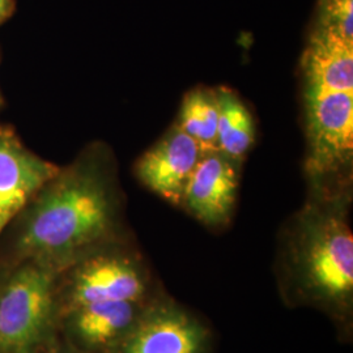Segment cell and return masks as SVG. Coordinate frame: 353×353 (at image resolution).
<instances>
[{
  "instance_id": "obj_13",
  "label": "cell",
  "mask_w": 353,
  "mask_h": 353,
  "mask_svg": "<svg viewBox=\"0 0 353 353\" xmlns=\"http://www.w3.org/2000/svg\"><path fill=\"white\" fill-rule=\"evenodd\" d=\"M219 106L214 89L196 88L185 96L176 126L195 140L204 153L217 151Z\"/></svg>"
},
{
  "instance_id": "obj_15",
  "label": "cell",
  "mask_w": 353,
  "mask_h": 353,
  "mask_svg": "<svg viewBox=\"0 0 353 353\" xmlns=\"http://www.w3.org/2000/svg\"><path fill=\"white\" fill-rule=\"evenodd\" d=\"M16 10V0H0V26L6 23Z\"/></svg>"
},
{
  "instance_id": "obj_5",
  "label": "cell",
  "mask_w": 353,
  "mask_h": 353,
  "mask_svg": "<svg viewBox=\"0 0 353 353\" xmlns=\"http://www.w3.org/2000/svg\"><path fill=\"white\" fill-rule=\"evenodd\" d=\"M151 276L139 258L123 252L89 254L74 268L68 285V310L109 301H147Z\"/></svg>"
},
{
  "instance_id": "obj_6",
  "label": "cell",
  "mask_w": 353,
  "mask_h": 353,
  "mask_svg": "<svg viewBox=\"0 0 353 353\" xmlns=\"http://www.w3.org/2000/svg\"><path fill=\"white\" fill-rule=\"evenodd\" d=\"M211 331L170 299H150L114 353H208Z\"/></svg>"
},
{
  "instance_id": "obj_11",
  "label": "cell",
  "mask_w": 353,
  "mask_h": 353,
  "mask_svg": "<svg viewBox=\"0 0 353 353\" xmlns=\"http://www.w3.org/2000/svg\"><path fill=\"white\" fill-rule=\"evenodd\" d=\"M147 301H109L68 310L71 338L89 351L115 352L137 323Z\"/></svg>"
},
{
  "instance_id": "obj_3",
  "label": "cell",
  "mask_w": 353,
  "mask_h": 353,
  "mask_svg": "<svg viewBox=\"0 0 353 353\" xmlns=\"http://www.w3.org/2000/svg\"><path fill=\"white\" fill-rule=\"evenodd\" d=\"M303 100L310 195L348 192L339 183L352 166L353 93H303Z\"/></svg>"
},
{
  "instance_id": "obj_2",
  "label": "cell",
  "mask_w": 353,
  "mask_h": 353,
  "mask_svg": "<svg viewBox=\"0 0 353 353\" xmlns=\"http://www.w3.org/2000/svg\"><path fill=\"white\" fill-rule=\"evenodd\" d=\"M118 203L100 165L76 163L49 181L28 211L19 248L39 263H75L113 234Z\"/></svg>"
},
{
  "instance_id": "obj_12",
  "label": "cell",
  "mask_w": 353,
  "mask_h": 353,
  "mask_svg": "<svg viewBox=\"0 0 353 353\" xmlns=\"http://www.w3.org/2000/svg\"><path fill=\"white\" fill-rule=\"evenodd\" d=\"M214 90L219 106L217 151L241 163L255 140L252 113L233 90L228 88Z\"/></svg>"
},
{
  "instance_id": "obj_1",
  "label": "cell",
  "mask_w": 353,
  "mask_h": 353,
  "mask_svg": "<svg viewBox=\"0 0 353 353\" xmlns=\"http://www.w3.org/2000/svg\"><path fill=\"white\" fill-rule=\"evenodd\" d=\"M351 194L310 195L285 230L279 265L284 300L323 312L348 327L353 314Z\"/></svg>"
},
{
  "instance_id": "obj_8",
  "label": "cell",
  "mask_w": 353,
  "mask_h": 353,
  "mask_svg": "<svg viewBox=\"0 0 353 353\" xmlns=\"http://www.w3.org/2000/svg\"><path fill=\"white\" fill-rule=\"evenodd\" d=\"M59 170L0 126V233Z\"/></svg>"
},
{
  "instance_id": "obj_9",
  "label": "cell",
  "mask_w": 353,
  "mask_h": 353,
  "mask_svg": "<svg viewBox=\"0 0 353 353\" xmlns=\"http://www.w3.org/2000/svg\"><path fill=\"white\" fill-rule=\"evenodd\" d=\"M203 154L199 144L174 125L140 157L135 173L152 192L181 205L190 176Z\"/></svg>"
},
{
  "instance_id": "obj_14",
  "label": "cell",
  "mask_w": 353,
  "mask_h": 353,
  "mask_svg": "<svg viewBox=\"0 0 353 353\" xmlns=\"http://www.w3.org/2000/svg\"><path fill=\"white\" fill-rule=\"evenodd\" d=\"M316 24L353 42V0H319Z\"/></svg>"
},
{
  "instance_id": "obj_16",
  "label": "cell",
  "mask_w": 353,
  "mask_h": 353,
  "mask_svg": "<svg viewBox=\"0 0 353 353\" xmlns=\"http://www.w3.org/2000/svg\"><path fill=\"white\" fill-rule=\"evenodd\" d=\"M0 100H1V99H0Z\"/></svg>"
},
{
  "instance_id": "obj_7",
  "label": "cell",
  "mask_w": 353,
  "mask_h": 353,
  "mask_svg": "<svg viewBox=\"0 0 353 353\" xmlns=\"http://www.w3.org/2000/svg\"><path fill=\"white\" fill-rule=\"evenodd\" d=\"M240 186L239 163L221 152L204 153L191 173L181 207L210 228L230 221Z\"/></svg>"
},
{
  "instance_id": "obj_4",
  "label": "cell",
  "mask_w": 353,
  "mask_h": 353,
  "mask_svg": "<svg viewBox=\"0 0 353 353\" xmlns=\"http://www.w3.org/2000/svg\"><path fill=\"white\" fill-rule=\"evenodd\" d=\"M54 270L43 263L20 268L0 290V353H36L54 314Z\"/></svg>"
},
{
  "instance_id": "obj_10",
  "label": "cell",
  "mask_w": 353,
  "mask_h": 353,
  "mask_svg": "<svg viewBox=\"0 0 353 353\" xmlns=\"http://www.w3.org/2000/svg\"><path fill=\"white\" fill-rule=\"evenodd\" d=\"M303 93H353V42L316 24L303 57Z\"/></svg>"
}]
</instances>
